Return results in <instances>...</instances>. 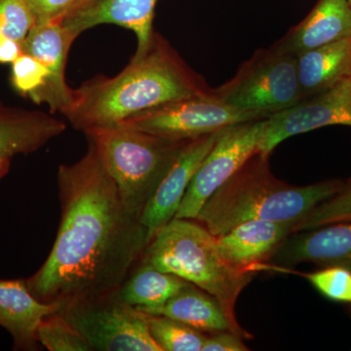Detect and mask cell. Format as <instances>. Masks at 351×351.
Returning a JSON list of instances; mask_svg holds the SVG:
<instances>
[{
	"label": "cell",
	"instance_id": "1",
	"mask_svg": "<svg viewBox=\"0 0 351 351\" xmlns=\"http://www.w3.org/2000/svg\"><path fill=\"white\" fill-rule=\"evenodd\" d=\"M61 221L43 267L25 279L38 301L61 307L119 292L152 239L124 207L93 145L58 169Z\"/></svg>",
	"mask_w": 351,
	"mask_h": 351
},
{
	"label": "cell",
	"instance_id": "2",
	"mask_svg": "<svg viewBox=\"0 0 351 351\" xmlns=\"http://www.w3.org/2000/svg\"><path fill=\"white\" fill-rule=\"evenodd\" d=\"M213 87L193 71L169 41L156 32L147 51L134 55L119 75H98L73 89L64 117L77 130L117 125L124 120Z\"/></svg>",
	"mask_w": 351,
	"mask_h": 351
},
{
	"label": "cell",
	"instance_id": "3",
	"mask_svg": "<svg viewBox=\"0 0 351 351\" xmlns=\"http://www.w3.org/2000/svg\"><path fill=\"white\" fill-rule=\"evenodd\" d=\"M269 158L253 154L207 200L195 221L216 237L252 219L297 225L343 186L341 180L293 186L277 179Z\"/></svg>",
	"mask_w": 351,
	"mask_h": 351
},
{
	"label": "cell",
	"instance_id": "4",
	"mask_svg": "<svg viewBox=\"0 0 351 351\" xmlns=\"http://www.w3.org/2000/svg\"><path fill=\"white\" fill-rule=\"evenodd\" d=\"M140 261L213 295L233 326L246 332L237 322L235 304L254 274L240 271L226 262L218 239L195 219H171L154 232Z\"/></svg>",
	"mask_w": 351,
	"mask_h": 351
},
{
	"label": "cell",
	"instance_id": "5",
	"mask_svg": "<svg viewBox=\"0 0 351 351\" xmlns=\"http://www.w3.org/2000/svg\"><path fill=\"white\" fill-rule=\"evenodd\" d=\"M84 134L119 189L124 207L138 219L189 142L121 125L89 129Z\"/></svg>",
	"mask_w": 351,
	"mask_h": 351
},
{
	"label": "cell",
	"instance_id": "6",
	"mask_svg": "<svg viewBox=\"0 0 351 351\" xmlns=\"http://www.w3.org/2000/svg\"><path fill=\"white\" fill-rule=\"evenodd\" d=\"M213 94L230 107L269 119L304 100L297 56L274 46L256 50Z\"/></svg>",
	"mask_w": 351,
	"mask_h": 351
},
{
	"label": "cell",
	"instance_id": "7",
	"mask_svg": "<svg viewBox=\"0 0 351 351\" xmlns=\"http://www.w3.org/2000/svg\"><path fill=\"white\" fill-rule=\"evenodd\" d=\"M58 313L98 351H162L152 338L145 314L121 299L105 297L71 302Z\"/></svg>",
	"mask_w": 351,
	"mask_h": 351
},
{
	"label": "cell",
	"instance_id": "8",
	"mask_svg": "<svg viewBox=\"0 0 351 351\" xmlns=\"http://www.w3.org/2000/svg\"><path fill=\"white\" fill-rule=\"evenodd\" d=\"M265 119L219 101L212 93L189 97L138 113L117 125L147 132L171 141H189L235 124Z\"/></svg>",
	"mask_w": 351,
	"mask_h": 351
},
{
	"label": "cell",
	"instance_id": "9",
	"mask_svg": "<svg viewBox=\"0 0 351 351\" xmlns=\"http://www.w3.org/2000/svg\"><path fill=\"white\" fill-rule=\"evenodd\" d=\"M265 119L235 124L221 131L189 184L175 219L197 218L207 200L258 152Z\"/></svg>",
	"mask_w": 351,
	"mask_h": 351
},
{
	"label": "cell",
	"instance_id": "10",
	"mask_svg": "<svg viewBox=\"0 0 351 351\" xmlns=\"http://www.w3.org/2000/svg\"><path fill=\"white\" fill-rule=\"evenodd\" d=\"M328 126L351 127V77L265 119L258 152L270 156L295 135Z\"/></svg>",
	"mask_w": 351,
	"mask_h": 351
},
{
	"label": "cell",
	"instance_id": "11",
	"mask_svg": "<svg viewBox=\"0 0 351 351\" xmlns=\"http://www.w3.org/2000/svg\"><path fill=\"white\" fill-rule=\"evenodd\" d=\"M77 38L61 23L36 25L22 43L25 54L36 58L48 71L45 84L31 97L34 103L46 104L51 112H64L71 108L73 89L66 82L69 50Z\"/></svg>",
	"mask_w": 351,
	"mask_h": 351
},
{
	"label": "cell",
	"instance_id": "12",
	"mask_svg": "<svg viewBox=\"0 0 351 351\" xmlns=\"http://www.w3.org/2000/svg\"><path fill=\"white\" fill-rule=\"evenodd\" d=\"M158 0H78L61 24L78 38L100 25H117L137 36L135 55L144 54L154 38V20Z\"/></svg>",
	"mask_w": 351,
	"mask_h": 351
},
{
	"label": "cell",
	"instance_id": "13",
	"mask_svg": "<svg viewBox=\"0 0 351 351\" xmlns=\"http://www.w3.org/2000/svg\"><path fill=\"white\" fill-rule=\"evenodd\" d=\"M269 262L280 267L314 263L351 272V221L293 232Z\"/></svg>",
	"mask_w": 351,
	"mask_h": 351
},
{
	"label": "cell",
	"instance_id": "14",
	"mask_svg": "<svg viewBox=\"0 0 351 351\" xmlns=\"http://www.w3.org/2000/svg\"><path fill=\"white\" fill-rule=\"evenodd\" d=\"M221 131L189 141L164 177L140 219L152 237L175 218L189 184Z\"/></svg>",
	"mask_w": 351,
	"mask_h": 351
},
{
	"label": "cell",
	"instance_id": "15",
	"mask_svg": "<svg viewBox=\"0 0 351 351\" xmlns=\"http://www.w3.org/2000/svg\"><path fill=\"white\" fill-rule=\"evenodd\" d=\"M295 223L252 219L217 237L219 252L232 267L253 272L269 262L277 249L294 232Z\"/></svg>",
	"mask_w": 351,
	"mask_h": 351
},
{
	"label": "cell",
	"instance_id": "16",
	"mask_svg": "<svg viewBox=\"0 0 351 351\" xmlns=\"http://www.w3.org/2000/svg\"><path fill=\"white\" fill-rule=\"evenodd\" d=\"M351 36V5L348 0H318L299 24L272 44L298 56L306 51Z\"/></svg>",
	"mask_w": 351,
	"mask_h": 351
},
{
	"label": "cell",
	"instance_id": "17",
	"mask_svg": "<svg viewBox=\"0 0 351 351\" xmlns=\"http://www.w3.org/2000/svg\"><path fill=\"white\" fill-rule=\"evenodd\" d=\"M59 308L56 304L38 301L25 279H0V326L12 337L14 350H38L41 321Z\"/></svg>",
	"mask_w": 351,
	"mask_h": 351
},
{
	"label": "cell",
	"instance_id": "18",
	"mask_svg": "<svg viewBox=\"0 0 351 351\" xmlns=\"http://www.w3.org/2000/svg\"><path fill=\"white\" fill-rule=\"evenodd\" d=\"M66 124L52 115L23 108H0V157L29 154L63 134Z\"/></svg>",
	"mask_w": 351,
	"mask_h": 351
},
{
	"label": "cell",
	"instance_id": "19",
	"mask_svg": "<svg viewBox=\"0 0 351 351\" xmlns=\"http://www.w3.org/2000/svg\"><path fill=\"white\" fill-rule=\"evenodd\" d=\"M142 313L172 318L204 334L230 331L243 339L251 338L248 332L233 326L213 295L193 283H189L162 306Z\"/></svg>",
	"mask_w": 351,
	"mask_h": 351
},
{
	"label": "cell",
	"instance_id": "20",
	"mask_svg": "<svg viewBox=\"0 0 351 351\" xmlns=\"http://www.w3.org/2000/svg\"><path fill=\"white\" fill-rule=\"evenodd\" d=\"M304 100L351 77V36L297 56Z\"/></svg>",
	"mask_w": 351,
	"mask_h": 351
},
{
	"label": "cell",
	"instance_id": "21",
	"mask_svg": "<svg viewBox=\"0 0 351 351\" xmlns=\"http://www.w3.org/2000/svg\"><path fill=\"white\" fill-rule=\"evenodd\" d=\"M189 281L138 262L119 289L121 299L138 311L156 308L169 301Z\"/></svg>",
	"mask_w": 351,
	"mask_h": 351
},
{
	"label": "cell",
	"instance_id": "22",
	"mask_svg": "<svg viewBox=\"0 0 351 351\" xmlns=\"http://www.w3.org/2000/svg\"><path fill=\"white\" fill-rule=\"evenodd\" d=\"M152 338L162 351H201L207 335L180 321L145 313Z\"/></svg>",
	"mask_w": 351,
	"mask_h": 351
},
{
	"label": "cell",
	"instance_id": "23",
	"mask_svg": "<svg viewBox=\"0 0 351 351\" xmlns=\"http://www.w3.org/2000/svg\"><path fill=\"white\" fill-rule=\"evenodd\" d=\"M38 343L49 351H92L82 334L61 313L46 316L38 326Z\"/></svg>",
	"mask_w": 351,
	"mask_h": 351
},
{
	"label": "cell",
	"instance_id": "24",
	"mask_svg": "<svg viewBox=\"0 0 351 351\" xmlns=\"http://www.w3.org/2000/svg\"><path fill=\"white\" fill-rule=\"evenodd\" d=\"M351 221V177L331 197L323 201L295 226L294 232Z\"/></svg>",
	"mask_w": 351,
	"mask_h": 351
},
{
	"label": "cell",
	"instance_id": "25",
	"mask_svg": "<svg viewBox=\"0 0 351 351\" xmlns=\"http://www.w3.org/2000/svg\"><path fill=\"white\" fill-rule=\"evenodd\" d=\"M321 295L332 302L351 304V272L341 267H322L304 274Z\"/></svg>",
	"mask_w": 351,
	"mask_h": 351
},
{
	"label": "cell",
	"instance_id": "26",
	"mask_svg": "<svg viewBox=\"0 0 351 351\" xmlns=\"http://www.w3.org/2000/svg\"><path fill=\"white\" fill-rule=\"evenodd\" d=\"M36 25L24 0H0V34L22 43Z\"/></svg>",
	"mask_w": 351,
	"mask_h": 351
},
{
	"label": "cell",
	"instance_id": "27",
	"mask_svg": "<svg viewBox=\"0 0 351 351\" xmlns=\"http://www.w3.org/2000/svg\"><path fill=\"white\" fill-rule=\"evenodd\" d=\"M47 76L45 66L31 55L23 53L12 63V84L23 96L31 98L44 86Z\"/></svg>",
	"mask_w": 351,
	"mask_h": 351
},
{
	"label": "cell",
	"instance_id": "28",
	"mask_svg": "<svg viewBox=\"0 0 351 351\" xmlns=\"http://www.w3.org/2000/svg\"><path fill=\"white\" fill-rule=\"evenodd\" d=\"M36 20V25L61 23L78 0H24Z\"/></svg>",
	"mask_w": 351,
	"mask_h": 351
},
{
	"label": "cell",
	"instance_id": "29",
	"mask_svg": "<svg viewBox=\"0 0 351 351\" xmlns=\"http://www.w3.org/2000/svg\"><path fill=\"white\" fill-rule=\"evenodd\" d=\"M248 346L239 335L230 331H223L211 334L205 339L201 351H247Z\"/></svg>",
	"mask_w": 351,
	"mask_h": 351
},
{
	"label": "cell",
	"instance_id": "30",
	"mask_svg": "<svg viewBox=\"0 0 351 351\" xmlns=\"http://www.w3.org/2000/svg\"><path fill=\"white\" fill-rule=\"evenodd\" d=\"M22 54V43L0 34V63L12 64Z\"/></svg>",
	"mask_w": 351,
	"mask_h": 351
},
{
	"label": "cell",
	"instance_id": "31",
	"mask_svg": "<svg viewBox=\"0 0 351 351\" xmlns=\"http://www.w3.org/2000/svg\"><path fill=\"white\" fill-rule=\"evenodd\" d=\"M10 166L11 158H8V157H0V180L9 172Z\"/></svg>",
	"mask_w": 351,
	"mask_h": 351
},
{
	"label": "cell",
	"instance_id": "32",
	"mask_svg": "<svg viewBox=\"0 0 351 351\" xmlns=\"http://www.w3.org/2000/svg\"><path fill=\"white\" fill-rule=\"evenodd\" d=\"M3 108V105H2L1 103H0V108Z\"/></svg>",
	"mask_w": 351,
	"mask_h": 351
},
{
	"label": "cell",
	"instance_id": "33",
	"mask_svg": "<svg viewBox=\"0 0 351 351\" xmlns=\"http://www.w3.org/2000/svg\"><path fill=\"white\" fill-rule=\"evenodd\" d=\"M348 2H350V4L351 5V0H348Z\"/></svg>",
	"mask_w": 351,
	"mask_h": 351
}]
</instances>
